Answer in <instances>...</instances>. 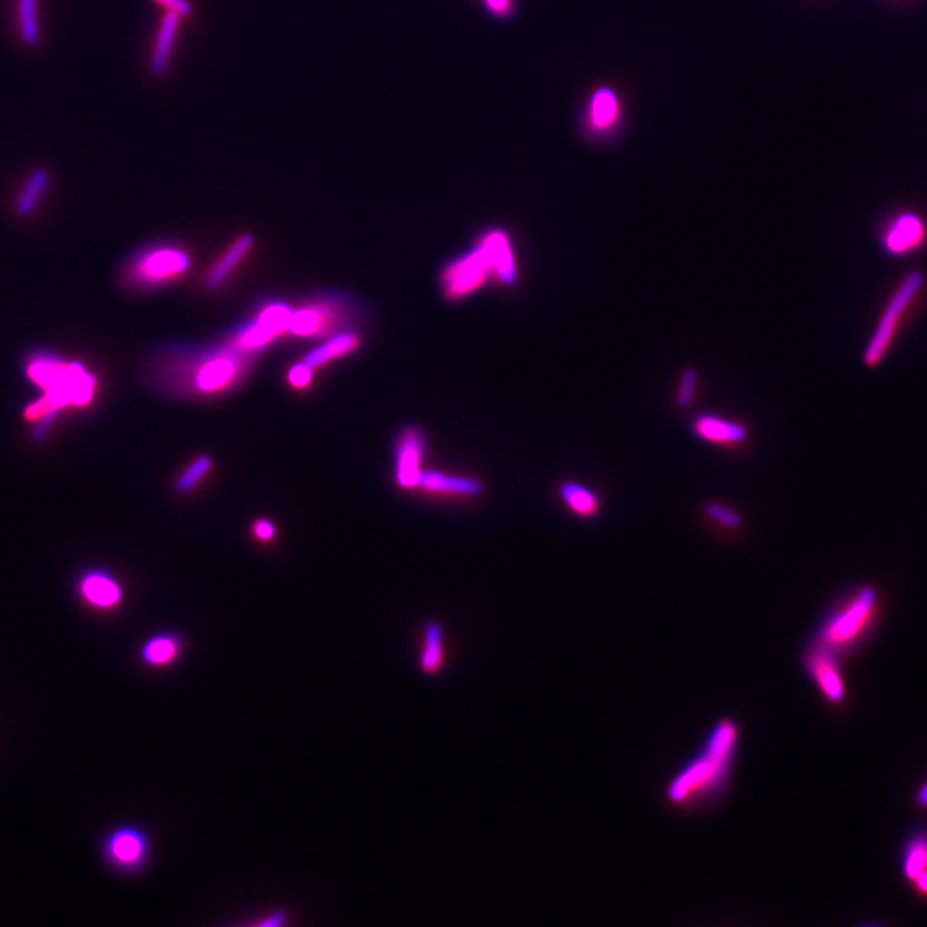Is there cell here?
Segmentation results:
<instances>
[{
	"instance_id": "cell-15",
	"label": "cell",
	"mask_w": 927,
	"mask_h": 927,
	"mask_svg": "<svg viewBox=\"0 0 927 927\" xmlns=\"http://www.w3.org/2000/svg\"><path fill=\"white\" fill-rule=\"evenodd\" d=\"M692 431L704 442L720 447H737L744 445L749 438V430L739 421L720 418L715 414H701L692 421Z\"/></svg>"
},
{
	"instance_id": "cell-17",
	"label": "cell",
	"mask_w": 927,
	"mask_h": 927,
	"mask_svg": "<svg viewBox=\"0 0 927 927\" xmlns=\"http://www.w3.org/2000/svg\"><path fill=\"white\" fill-rule=\"evenodd\" d=\"M255 248V237L244 232L232 241L231 246L225 249L219 260L213 263L210 272L205 277V287L208 291H219L220 287L231 279L232 273L243 263Z\"/></svg>"
},
{
	"instance_id": "cell-9",
	"label": "cell",
	"mask_w": 927,
	"mask_h": 927,
	"mask_svg": "<svg viewBox=\"0 0 927 927\" xmlns=\"http://www.w3.org/2000/svg\"><path fill=\"white\" fill-rule=\"evenodd\" d=\"M291 313L292 308L289 304L280 301L265 304L251 322L236 328L225 342L232 349L256 358L273 340L279 339L282 335H289Z\"/></svg>"
},
{
	"instance_id": "cell-3",
	"label": "cell",
	"mask_w": 927,
	"mask_h": 927,
	"mask_svg": "<svg viewBox=\"0 0 927 927\" xmlns=\"http://www.w3.org/2000/svg\"><path fill=\"white\" fill-rule=\"evenodd\" d=\"M739 742V725L732 720L718 721L703 749L668 783V802L677 807H696L723 794L732 775Z\"/></svg>"
},
{
	"instance_id": "cell-18",
	"label": "cell",
	"mask_w": 927,
	"mask_h": 927,
	"mask_svg": "<svg viewBox=\"0 0 927 927\" xmlns=\"http://www.w3.org/2000/svg\"><path fill=\"white\" fill-rule=\"evenodd\" d=\"M184 639L177 632H158L148 637L140 649V660L152 668H167L181 660Z\"/></svg>"
},
{
	"instance_id": "cell-26",
	"label": "cell",
	"mask_w": 927,
	"mask_h": 927,
	"mask_svg": "<svg viewBox=\"0 0 927 927\" xmlns=\"http://www.w3.org/2000/svg\"><path fill=\"white\" fill-rule=\"evenodd\" d=\"M213 461L210 455H200L182 471L176 479V490L179 493H189L212 471Z\"/></svg>"
},
{
	"instance_id": "cell-11",
	"label": "cell",
	"mask_w": 927,
	"mask_h": 927,
	"mask_svg": "<svg viewBox=\"0 0 927 927\" xmlns=\"http://www.w3.org/2000/svg\"><path fill=\"white\" fill-rule=\"evenodd\" d=\"M802 660L824 699L833 706H842L847 699V685L840 667L842 660L812 643L807 644Z\"/></svg>"
},
{
	"instance_id": "cell-25",
	"label": "cell",
	"mask_w": 927,
	"mask_h": 927,
	"mask_svg": "<svg viewBox=\"0 0 927 927\" xmlns=\"http://www.w3.org/2000/svg\"><path fill=\"white\" fill-rule=\"evenodd\" d=\"M19 33L28 47H37L42 42L38 0H18Z\"/></svg>"
},
{
	"instance_id": "cell-4",
	"label": "cell",
	"mask_w": 927,
	"mask_h": 927,
	"mask_svg": "<svg viewBox=\"0 0 927 927\" xmlns=\"http://www.w3.org/2000/svg\"><path fill=\"white\" fill-rule=\"evenodd\" d=\"M490 280L505 287L517 280L514 251L500 231L488 232L476 248L450 261L440 273L443 297L454 303L473 296Z\"/></svg>"
},
{
	"instance_id": "cell-34",
	"label": "cell",
	"mask_w": 927,
	"mask_h": 927,
	"mask_svg": "<svg viewBox=\"0 0 927 927\" xmlns=\"http://www.w3.org/2000/svg\"><path fill=\"white\" fill-rule=\"evenodd\" d=\"M493 13L503 14L509 11L510 0H485Z\"/></svg>"
},
{
	"instance_id": "cell-1",
	"label": "cell",
	"mask_w": 927,
	"mask_h": 927,
	"mask_svg": "<svg viewBox=\"0 0 927 927\" xmlns=\"http://www.w3.org/2000/svg\"><path fill=\"white\" fill-rule=\"evenodd\" d=\"M255 358L222 346H167L146 364L150 388L176 399H205L231 394L243 385Z\"/></svg>"
},
{
	"instance_id": "cell-12",
	"label": "cell",
	"mask_w": 927,
	"mask_h": 927,
	"mask_svg": "<svg viewBox=\"0 0 927 927\" xmlns=\"http://www.w3.org/2000/svg\"><path fill=\"white\" fill-rule=\"evenodd\" d=\"M425 457V433L418 426H406L395 445V481L402 490H418Z\"/></svg>"
},
{
	"instance_id": "cell-7",
	"label": "cell",
	"mask_w": 927,
	"mask_h": 927,
	"mask_svg": "<svg viewBox=\"0 0 927 927\" xmlns=\"http://www.w3.org/2000/svg\"><path fill=\"white\" fill-rule=\"evenodd\" d=\"M926 285L924 272L912 270L898 282L895 291L891 292L890 299L876 322V327L862 349V364L867 370H876L885 363V359L895 346V340H897L903 322L907 320L910 311L921 299Z\"/></svg>"
},
{
	"instance_id": "cell-21",
	"label": "cell",
	"mask_w": 927,
	"mask_h": 927,
	"mask_svg": "<svg viewBox=\"0 0 927 927\" xmlns=\"http://www.w3.org/2000/svg\"><path fill=\"white\" fill-rule=\"evenodd\" d=\"M445 661V632L437 620H430L423 631L419 668L426 675H437Z\"/></svg>"
},
{
	"instance_id": "cell-24",
	"label": "cell",
	"mask_w": 927,
	"mask_h": 927,
	"mask_svg": "<svg viewBox=\"0 0 927 927\" xmlns=\"http://www.w3.org/2000/svg\"><path fill=\"white\" fill-rule=\"evenodd\" d=\"M927 873V828L910 833L903 845L902 874L905 881H915Z\"/></svg>"
},
{
	"instance_id": "cell-23",
	"label": "cell",
	"mask_w": 927,
	"mask_h": 927,
	"mask_svg": "<svg viewBox=\"0 0 927 927\" xmlns=\"http://www.w3.org/2000/svg\"><path fill=\"white\" fill-rule=\"evenodd\" d=\"M558 495L565 507L577 517L591 519L600 514L601 500L588 486L576 481H564L558 488Z\"/></svg>"
},
{
	"instance_id": "cell-32",
	"label": "cell",
	"mask_w": 927,
	"mask_h": 927,
	"mask_svg": "<svg viewBox=\"0 0 927 927\" xmlns=\"http://www.w3.org/2000/svg\"><path fill=\"white\" fill-rule=\"evenodd\" d=\"M158 6L165 9V13H176L182 18H188L193 14V6L189 0H155Z\"/></svg>"
},
{
	"instance_id": "cell-28",
	"label": "cell",
	"mask_w": 927,
	"mask_h": 927,
	"mask_svg": "<svg viewBox=\"0 0 927 927\" xmlns=\"http://www.w3.org/2000/svg\"><path fill=\"white\" fill-rule=\"evenodd\" d=\"M697 387H699V373L694 368H687L680 376L679 388L675 395V404L680 409H687L692 406L696 399Z\"/></svg>"
},
{
	"instance_id": "cell-6",
	"label": "cell",
	"mask_w": 927,
	"mask_h": 927,
	"mask_svg": "<svg viewBox=\"0 0 927 927\" xmlns=\"http://www.w3.org/2000/svg\"><path fill=\"white\" fill-rule=\"evenodd\" d=\"M193 258L174 243H153L124 261L121 284L131 292H153L176 284L191 270Z\"/></svg>"
},
{
	"instance_id": "cell-8",
	"label": "cell",
	"mask_w": 927,
	"mask_h": 927,
	"mask_svg": "<svg viewBox=\"0 0 927 927\" xmlns=\"http://www.w3.org/2000/svg\"><path fill=\"white\" fill-rule=\"evenodd\" d=\"M356 309L344 296H318L292 309L289 335L299 339L328 337L349 330Z\"/></svg>"
},
{
	"instance_id": "cell-29",
	"label": "cell",
	"mask_w": 927,
	"mask_h": 927,
	"mask_svg": "<svg viewBox=\"0 0 927 927\" xmlns=\"http://www.w3.org/2000/svg\"><path fill=\"white\" fill-rule=\"evenodd\" d=\"M615 112H617V102H615L612 93L605 90L600 91L594 98V121L598 122L600 126H605L615 117Z\"/></svg>"
},
{
	"instance_id": "cell-14",
	"label": "cell",
	"mask_w": 927,
	"mask_h": 927,
	"mask_svg": "<svg viewBox=\"0 0 927 927\" xmlns=\"http://www.w3.org/2000/svg\"><path fill=\"white\" fill-rule=\"evenodd\" d=\"M926 227L915 213H902L891 220L881 236V249L890 258H905L924 246Z\"/></svg>"
},
{
	"instance_id": "cell-22",
	"label": "cell",
	"mask_w": 927,
	"mask_h": 927,
	"mask_svg": "<svg viewBox=\"0 0 927 927\" xmlns=\"http://www.w3.org/2000/svg\"><path fill=\"white\" fill-rule=\"evenodd\" d=\"M50 181H52V176H50V170L47 167H37V169L31 170L30 176L23 184V189L19 191L18 200H16V206H14L18 217L28 219L33 213L37 212L40 201H42L47 189H49Z\"/></svg>"
},
{
	"instance_id": "cell-2",
	"label": "cell",
	"mask_w": 927,
	"mask_h": 927,
	"mask_svg": "<svg viewBox=\"0 0 927 927\" xmlns=\"http://www.w3.org/2000/svg\"><path fill=\"white\" fill-rule=\"evenodd\" d=\"M23 368L26 380L42 390L40 399L23 409V421L33 426L31 437L37 442L47 437L62 412L85 409L97 399V375L81 361L64 358L49 349H38L26 356Z\"/></svg>"
},
{
	"instance_id": "cell-10",
	"label": "cell",
	"mask_w": 927,
	"mask_h": 927,
	"mask_svg": "<svg viewBox=\"0 0 927 927\" xmlns=\"http://www.w3.org/2000/svg\"><path fill=\"white\" fill-rule=\"evenodd\" d=\"M103 861L121 874H140L152 859V837L136 824H121L102 840Z\"/></svg>"
},
{
	"instance_id": "cell-31",
	"label": "cell",
	"mask_w": 927,
	"mask_h": 927,
	"mask_svg": "<svg viewBox=\"0 0 927 927\" xmlns=\"http://www.w3.org/2000/svg\"><path fill=\"white\" fill-rule=\"evenodd\" d=\"M253 534H255L256 540L261 541V543H270L273 538H277V528L268 519H258V521L253 522Z\"/></svg>"
},
{
	"instance_id": "cell-19",
	"label": "cell",
	"mask_w": 927,
	"mask_h": 927,
	"mask_svg": "<svg viewBox=\"0 0 927 927\" xmlns=\"http://www.w3.org/2000/svg\"><path fill=\"white\" fill-rule=\"evenodd\" d=\"M361 347V337L352 330H344L340 334L332 335L322 346L315 347L313 351L304 356L303 363L308 364L309 368L318 370L325 364L337 361V359L346 358L352 352L359 351Z\"/></svg>"
},
{
	"instance_id": "cell-27",
	"label": "cell",
	"mask_w": 927,
	"mask_h": 927,
	"mask_svg": "<svg viewBox=\"0 0 927 927\" xmlns=\"http://www.w3.org/2000/svg\"><path fill=\"white\" fill-rule=\"evenodd\" d=\"M704 515L708 517L709 521L715 522L721 528L730 529V531H737V529L744 526V519L742 515L737 512V510L728 507L725 503L720 502H708L704 505Z\"/></svg>"
},
{
	"instance_id": "cell-30",
	"label": "cell",
	"mask_w": 927,
	"mask_h": 927,
	"mask_svg": "<svg viewBox=\"0 0 927 927\" xmlns=\"http://www.w3.org/2000/svg\"><path fill=\"white\" fill-rule=\"evenodd\" d=\"M313 368H309L308 364L296 363L292 366L289 373H287V383L291 385V388L294 390H304L308 388L313 382Z\"/></svg>"
},
{
	"instance_id": "cell-16",
	"label": "cell",
	"mask_w": 927,
	"mask_h": 927,
	"mask_svg": "<svg viewBox=\"0 0 927 927\" xmlns=\"http://www.w3.org/2000/svg\"><path fill=\"white\" fill-rule=\"evenodd\" d=\"M418 488L431 495H440V497L476 498L483 495L485 483L471 476L423 471Z\"/></svg>"
},
{
	"instance_id": "cell-33",
	"label": "cell",
	"mask_w": 927,
	"mask_h": 927,
	"mask_svg": "<svg viewBox=\"0 0 927 927\" xmlns=\"http://www.w3.org/2000/svg\"><path fill=\"white\" fill-rule=\"evenodd\" d=\"M910 885L917 891L919 897L926 898L927 900V873L921 874V876L915 879V881H912Z\"/></svg>"
},
{
	"instance_id": "cell-13",
	"label": "cell",
	"mask_w": 927,
	"mask_h": 927,
	"mask_svg": "<svg viewBox=\"0 0 927 927\" xmlns=\"http://www.w3.org/2000/svg\"><path fill=\"white\" fill-rule=\"evenodd\" d=\"M76 591L85 605L93 610L110 612L124 601V588L116 576L107 569H88L79 576Z\"/></svg>"
},
{
	"instance_id": "cell-20",
	"label": "cell",
	"mask_w": 927,
	"mask_h": 927,
	"mask_svg": "<svg viewBox=\"0 0 927 927\" xmlns=\"http://www.w3.org/2000/svg\"><path fill=\"white\" fill-rule=\"evenodd\" d=\"M182 16L176 13H165L158 28L157 38H155V47H153L152 59H150V71L155 76H164L169 69L170 55L176 45L177 31L181 26Z\"/></svg>"
},
{
	"instance_id": "cell-5",
	"label": "cell",
	"mask_w": 927,
	"mask_h": 927,
	"mask_svg": "<svg viewBox=\"0 0 927 927\" xmlns=\"http://www.w3.org/2000/svg\"><path fill=\"white\" fill-rule=\"evenodd\" d=\"M881 594L871 584H862L838 600L812 634L809 643L830 651L840 660L861 648L878 624Z\"/></svg>"
},
{
	"instance_id": "cell-35",
	"label": "cell",
	"mask_w": 927,
	"mask_h": 927,
	"mask_svg": "<svg viewBox=\"0 0 927 927\" xmlns=\"http://www.w3.org/2000/svg\"><path fill=\"white\" fill-rule=\"evenodd\" d=\"M915 806L927 809V782L915 792Z\"/></svg>"
}]
</instances>
